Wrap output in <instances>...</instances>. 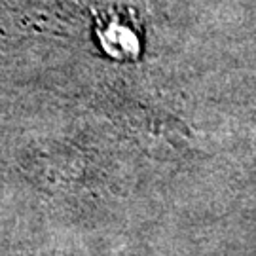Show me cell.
Listing matches in <instances>:
<instances>
[{
    "label": "cell",
    "instance_id": "cell-1",
    "mask_svg": "<svg viewBox=\"0 0 256 256\" xmlns=\"http://www.w3.org/2000/svg\"><path fill=\"white\" fill-rule=\"evenodd\" d=\"M102 50L112 57H137L142 40L140 0H88Z\"/></svg>",
    "mask_w": 256,
    "mask_h": 256
}]
</instances>
